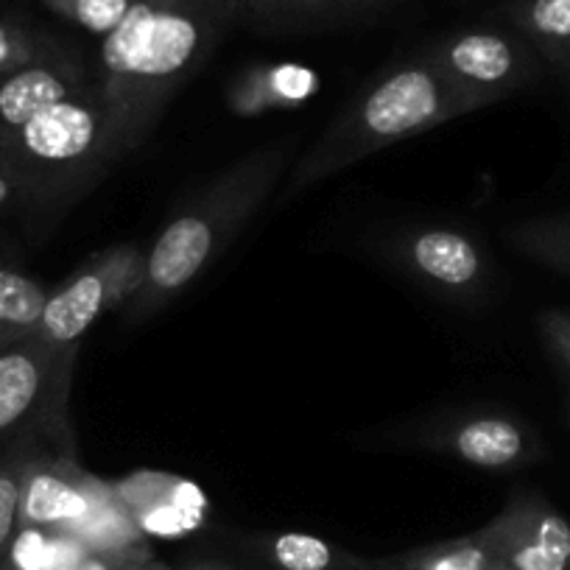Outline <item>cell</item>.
Wrapping results in <instances>:
<instances>
[{"label":"cell","instance_id":"30","mask_svg":"<svg viewBox=\"0 0 570 570\" xmlns=\"http://www.w3.org/2000/svg\"><path fill=\"white\" fill-rule=\"evenodd\" d=\"M564 420H568V425H570V394H568V400H564Z\"/></svg>","mask_w":570,"mask_h":570},{"label":"cell","instance_id":"27","mask_svg":"<svg viewBox=\"0 0 570 570\" xmlns=\"http://www.w3.org/2000/svg\"><path fill=\"white\" fill-rule=\"evenodd\" d=\"M129 570H168V568H166V564H160V562H151V559H146V562L135 564V568H129Z\"/></svg>","mask_w":570,"mask_h":570},{"label":"cell","instance_id":"26","mask_svg":"<svg viewBox=\"0 0 570 570\" xmlns=\"http://www.w3.org/2000/svg\"><path fill=\"white\" fill-rule=\"evenodd\" d=\"M210 3L229 20V23H233L235 18H240L246 7V0H210Z\"/></svg>","mask_w":570,"mask_h":570},{"label":"cell","instance_id":"7","mask_svg":"<svg viewBox=\"0 0 570 570\" xmlns=\"http://www.w3.org/2000/svg\"><path fill=\"white\" fill-rule=\"evenodd\" d=\"M448 81L481 107L503 101L537 81L542 59L534 48L507 26H475L434 40L420 51Z\"/></svg>","mask_w":570,"mask_h":570},{"label":"cell","instance_id":"25","mask_svg":"<svg viewBox=\"0 0 570 570\" xmlns=\"http://www.w3.org/2000/svg\"><path fill=\"white\" fill-rule=\"evenodd\" d=\"M26 202H37V194L18 177V174L0 168V213L14 210V207L26 205Z\"/></svg>","mask_w":570,"mask_h":570},{"label":"cell","instance_id":"23","mask_svg":"<svg viewBox=\"0 0 570 570\" xmlns=\"http://www.w3.org/2000/svg\"><path fill=\"white\" fill-rule=\"evenodd\" d=\"M135 3L137 0H65L57 14L85 29L87 35L107 37L109 31L118 29Z\"/></svg>","mask_w":570,"mask_h":570},{"label":"cell","instance_id":"24","mask_svg":"<svg viewBox=\"0 0 570 570\" xmlns=\"http://www.w3.org/2000/svg\"><path fill=\"white\" fill-rule=\"evenodd\" d=\"M540 338L551 364L557 366L559 377L568 383L570 394V311L548 308L540 314Z\"/></svg>","mask_w":570,"mask_h":570},{"label":"cell","instance_id":"15","mask_svg":"<svg viewBox=\"0 0 570 570\" xmlns=\"http://www.w3.org/2000/svg\"><path fill=\"white\" fill-rule=\"evenodd\" d=\"M400 0H246L244 18L272 35L316 31L361 20Z\"/></svg>","mask_w":570,"mask_h":570},{"label":"cell","instance_id":"16","mask_svg":"<svg viewBox=\"0 0 570 570\" xmlns=\"http://www.w3.org/2000/svg\"><path fill=\"white\" fill-rule=\"evenodd\" d=\"M501 12L542 62L570 79V0H509Z\"/></svg>","mask_w":570,"mask_h":570},{"label":"cell","instance_id":"4","mask_svg":"<svg viewBox=\"0 0 570 570\" xmlns=\"http://www.w3.org/2000/svg\"><path fill=\"white\" fill-rule=\"evenodd\" d=\"M118 160L98 81L0 137V168L18 174L37 199L87 185Z\"/></svg>","mask_w":570,"mask_h":570},{"label":"cell","instance_id":"1","mask_svg":"<svg viewBox=\"0 0 570 570\" xmlns=\"http://www.w3.org/2000/svg\"><path fill=\"white\" fill-rule=\"evenodd\" d=\"M229 20L210 0H137L98 48V87L115 151L129 155L155 129L174 92L207 62Z\"/></svg>","mask_w":570,"mask_h":570},{"label":"cell","instance_id":"9","mask_svg":"<svg viewBox=\"0 0 570 570\" xmlns=\"http://www.w3.org/2000/svg\"><path fill=\"white\" fill-rule=\"evenodd\" d=\"M403 445L442 453L490 473H512L546 459V442L529 422L503 411H459L405 428Z\"/></svg>","mask_w":570,"mask_h":570},{"label":"cell","instance_id":"19","mask_svg":"<svg viewBox=\"0 0 570 570\" xmlns=\"http://www.w3.org/2000/svg\"><path fill=\"white\" fill-rule=\"evenodd\" d=\"M389 564L394 570H492L501 562L492 553L487 537L475 531V534L462 537V540L440 542V546L405 553V557L394 559Z\"/></svg>","mask_w":570,"mask_h":570},{"label":"cell","instance_id":"29","mask_svg":"<svg viewBox=\"0 0 570 570\" xmlns=\"http://www.w3.org/2000/svg\"><path fill=\"white\" fill-rule=\"evenodd\" d=\"M190 570H224V568H218V564H196V568Z\"/></svg>","mask_w":570,"mask_h":570},{"label":"cell","instance_id":"11","mask_svg":"<svg viewBox=\"0 0 570 570\" xmlns=\"http://www.w3.org/2000/svg\"><path fill=\"white\" fill-rule=\"evenodd\" d=\"M498 562L514 570H570V520L534 490L514 492L481 529Z\"/></svg>","mask_w":570,"mask_h":570},{"label":"cell","instance_id":"3","mask_svg":"<svg viewBox=\"0 0 570 570\" xmlns=\"http://www.w3.org/2000/svg\"><path fill=\"white\" fill-rule=\"evenodd\" d=\"M475 98L464 96L425 57L400 62L366 85L311 149L299 155L288 171L285 196L314 188L344 168L389 149L394 142L436 129L462 115L479 112Z\"/></svg>","mask_w":570,"mask_h":570},{"label":"cell","instance_id":"14","mask_svg":"<svg viewBox=\"0 0 570 570\" xmlns=\"http://www.w3.org/2000/svg\"><path fill=\"white\" fill-rule=\"evenodd\" d=\"M322 79L314 68L299 62L252 65L227 87V107L240 118H257L266 112L299 109L314 101Z\"/></svg>","mask_w":570,"mask_h":570},{"label":"cell","instance_id":"8","mask_svg":"<svg viewBox=\"0 0 570 570\" xmlns=\"http://www.w3.org/2000/svg\"><path fill=\"white\" fill-rule=\"evenodd\" d=\"M383 249L405 277L448 303H481L492 288L490 252L468 229L416 224L392 235Z\"/></svg>","mask_w":570,"mask_h":570},{"label":"cell","instance_id":"32","mask_svg":"<svg viewBox=\"0 0 570 570\" xmlns=\"http://www.w3.org/2000/svg\"><path fill=\"white\" fill-rule=\"evenodd\" d=\"M366 570H370V568H366Z\"/></svg>","mask_w":570,"mask_h":570},{"label":"cell","instance_id":"5","mask_svg":"<svg viewBox=\"0 0 570 570\" xmlns=\"http://www.w3.org/2000/svg\"><path fill=\"white\" fill-rule=\"evenodd\" d=\"M79 347L29 336L0 350V448L70 442L68 397Z\"/></svg>","mask_w":570,"mask_h":570},{"label":"cell","instance_id":"18","mask_svg":"<svg viewBox=\"0 0 570 570\" xmlns=\"http://www.w3.org/2000/svg\"><path fill=\"white\" fill-rule=\"evenodd\" d=\"M509 244L540 266L570 277V216H542L514 224Z\"/></svg>","mask_w":570,"mask_h":570},{"label":"cell","instance_id":"22","mask_svg":"<svg viewBox=\"0 0 570 570\" xmlns=\"http://www.w3.org/2000/svg\"><path fill=\"white\" fill-rule=\"evenodd\" d=\"M51 51H57V46L29 26L0 18V76L26 68Z\"/></svg>","mask_w":570,"mask_h":570},{"label":"cell","instance_id":"28","mask_svg":"<svg viewBox=\"0 0 570 570\" xmlns=\"http://www.w3.org/2000/svg\"><path fill=\"white\" fill-rule=\"evenodd\" d=\"M40 3H42V7H48V9H51L53 14H57V12H59V7H62L65 0H40Z\"/></svg>","mask_w":570,"mask_h":570},{"label":"cell","instance_id":"31","mask_svg":"<svg viewBox=\"0 0 570 570\" xmlns=\"http://www.w3.org/2000/svg\"><path fill=\"white\" fill-rule=\"evenodd\" d=\"M492 570H514V568H509V564H495V568Z\"/></svg>","mask_w":570,"mask_h":570},{"label":"cell","instance_id":"12","mask_svg":"<svg viewBox=\"0 0 570 570\" xmlns=\"http://www.w3.org/2000/svg\"><path fill=\"white\" fill-rule=\"evenodd\" d=\"M120 509L129 514L140 534L177 540L202 529L207 518L205 492L199 484L157 470H140L112 484Z\"/></svg>","mask_w":570,"mask_h":570},{"label":"cell","instance_id":"6","mask_svg":"<svg viewBox=\"0 0 570 570\" xmlns=\"http://www.w3.org/2000/svg\"><path fill=\"white\" fill-rule=\"evenodd\" d=\"M146 255L140 244H115L87 257L73 274L48 292L35 336L57 347H79L98 316L120 311L146 277Z\"/></svg>","mask_w":570,"mask_h":570},{"label":"cell","instance_id":"13","mask_svg":"<svg viewBox=\"0 0 570 570\" xmlns=\"http://www.w3.org/2000/svg\"><path fill=\"white\" fill-rule=\"evenodd\" d=\"M92 85L87 70L65 51L46 53L26 68L0 76V137L20 129L59 101Z\"/></svg>","mask_w":570,"mask_h":570},{"label":"cell","instance_id":"17","mask_svg":"<svg viewBox=\"0 0 570 570\" xmlns=\"http://www.w3.org/2000/svg\"><path fill=\"white\" fill-rule=\"evenodd\" d=\"M48 285L12 266H0V350L20 338L35 336Z\"/></svg>","mask_w":570,"mask_h":570},{"label":"cell","instance_id":"2","mask_svg":"<svg viewBox=\"0 0 570 570\" xmlns=\"http://www.w3.org/2000/svg\"><path fill=\"white\" fill-rule=\"evenodd\" d=\"M292 151L294 140H277L240 157L160 229L146 255L142 285L120 308L129 325L160 314L233 244L288 171Z\"/></svg>","mask_w":570,"mask_h":570},{"label":"cell","instance_id":"10","mask_svg":"<svg viewBox=\"0 0 570 570\" xmlns=\"http://www.w3.org/2000/svg\"><path fill=\"white\" fill-rule=\"evenodd\" d=\"M112 498V484L96 479L76 462L73 442H37L26 462L20 525L70 531Z\"/></svg>","mask_w":570,"mask_h":570},{"label":"cell","instance_id":"21","mask_svg":"<svg viewBox=\"0 0 570 570\" xmlns=\"http://www.w3.org/2000/svg\"><path fill=\"white\" fill-rule=\"evenodd\" d=\"M268 557L279 570H336L338 551L305 531H283L268 540Z\"/></svg>","mask_w":570,"mask_h":570},{"label":"cell","instance_id":"20","mask_svg":"<svg viewBox=\"0 0 570 570\" xmlns=\"http://www.w3.org/2000/svg\"><path fill=\"white\" fill-rule=\"evenodd\" d=\"M37 442H14L0 453V564L20 531V495H23L26 462Z\"/></svg>","mask_w":570,"mask_h":570}]
</instances>
